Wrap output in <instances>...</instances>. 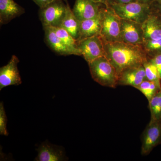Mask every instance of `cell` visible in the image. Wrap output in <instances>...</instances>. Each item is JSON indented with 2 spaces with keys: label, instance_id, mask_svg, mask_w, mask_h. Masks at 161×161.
I'll list each match as a JSON object with an SVG mask.
<instances>
[{
  "label": "cell",
  "instance_id": "cell-19",
  "mask_svg": "<svg viewBox=\"0 0 161 161\" xmlns=\"http://www.w3.org/2000/svg\"><path fill=\"white\" fill-rule=\"evenodd\" d=\"M135 88L140 91L149 102L161 90V86L154 81L146 79Z\"/></svg>",
  "mask_w": 161,
  "mask_h": 161
},
{
  "label": "cell",
  "instance_id": "cell-7",
  "mask_svg": "<svg viewBox=\"0 0 161 161\" xmlns=\"http://www.w3.org/2000/svg\"><path fill=\"white\" fill-rule=\"evenodd\" d=\"M161 142V121L150 120L142 137V155H148Z\"/></svg>",
  "mask_w": 161,
  "mask_h": 161
},
{
  "label": "cell",
  "instance_id": "cell-28",
  "mask_svg": "<svg viewBox=\"0 0 161 161\" xmlns=\"http://www.w3.org/2000/svg\"><path fill=\"white\" fill-rule=\"evenodd\" d=\"M114 3L118 4H126L132 2H136V0H114Z\"/></svg>",
  "mask_w": 161,
  "mask_h": 161
},
{
  "label": "cell",
  "instance_id": "cell-2",
  "mask_svg": "<svg viewBox=\"0 0 161 161\" xmlns=\"http://www.w3.org/2000/svg\"><path fill=\"white\" fill-rule=\"evenodd\" d=\"M88 65L92 78L100 85L112 88L118 85L117 72L106 57L97 58Z\"/></svg>",
  "mask_w": 161,
  "mask_h": 161
},
{
  "label": "cell",
  "instance_id": "cell-1",
  "mask_svg": "<svg viewBox=\"0 0 161 161\" xmlns=\"http://www.w3.org/2000/svg\"><path fill=\"white\" fill-rule=\"evenodd\" d=\"M103 42L105 57L115 68L118 76L125 70L143 65L149 58L143 44Z\"/></svg>",
  "mask_w": 161,
  "mask_h": 161
},
{
  "label": "cell",
  "instance_id": "cell-24",
  "mask_svg": "<svg viewBox=\"0 0 161 161\" xmlns=\"http://www.w3.org/2000/svg\"><path fill=\"white\" fill-rule=\"evenodd\" d=\"M150 59L156 66L161 79V53L156 55Z\"/></svg>",
  "mask_w": 161,
  "mask_h": 161
},
{
  "label": "cell",
  "instance_id": "cell-26",
  "mask_svg": "<svg viewBox=\"0 0 161 161\" xmlns=\"http://www.w3.org/2000/svg\"><path fill=\"white\" fill-rule=\"evenodd\" d=\"M96 3L103 4L106 6H110L112 3H114V0H93Z\"/></svg>",
  "mask_w": 161,
  "mask_h": 161
},
{
  "label": "cell",
  "instance_id": "cell-15",
  "mask_svg": "<svg viewBox=\"0 0 161 161\" xmlns=\"http://www.w3.org/2000/svg\"><path fill=\"white\" fill-rule=\"evenodd\" d=\"M101 28L102 14L101 8L100 14L98 16L80 21V36L78 41L95 36H100Z\"/></svg>",
  "mask_w": 161,
  "mask_h": 161
},
{
  "label": "cell",
  "instance_id": "cell-6",
  "mask_svg": "<svg viewBox=\"0 0 161 161\" xmlns=\"http://www.w3.org/2000/svg\"><path fill=\"white\" fill-rule=\"evenodd\" d=\"M78 49L88 64L100 57H105L103 40L100 36L78 41Z\"/></svg>",
  "mask_w": 161,
  "mask_h": 161
},
{
  "label": "cell",
  "instance_id": "cell-27",
  "mask_svg": "<svg viewBox=\"0 0 161 161\" xmlns=\"http://www.w3.org/2000/svg\"><path fill=\"white\" fill-rule=\"evenodd\" d=\"M136 1L139 3L145 4V5H152L153 3V0H136Z\"/></svg>",
  "mask_w": 161,
  "mask_h": 161
},
{
  "label": "cell",
  "instance_id": "cell-20",
  "mask_svg": "<svg viewBox=\"0 0 161 161\" xmlns=\"http://www.w3.org/2000/svg\"><path fill=\"white\" fill-rule=\"evenodd\" d=\"M150 120L161 121V90L149 102Z\"/></svg>",
  "mask_w": 161,
  "mask_h": 161
},
{
  "label": "cell",
  "instance_id": "cell-5",
  "mask_svg": "<svg viewBox=\"0 0 161 161\" xmlns=\"http://www.w3.org/2000/svg\"><path fill=\"white\" fill-rule=\"evenodd\" d=\"M68 3L63 0H54L39 10V17L43 28L58 27L61 26L66 14Z\"/></svg>",
  "mask_w": 161,
  "mask_h": 161
},
{
  "label": "cell",
  "instance_id": "cell-16",
  "mask_svg": "<svg viewBox=\"0 0 161 161\" xmlns=\"http://www.w3.org/2000/svg\"><path fill=\"white\" fill-rule=\"evenodd\" d=\"M43 29L45 42L52 50L61 56L72 55L67 47L58 37L52 27H44Z\"/></svg>",
  "mask_w": 161,
  "mask_h": 161
},
{
  "label": "cell",
  "instance_id": "cell-12",
  "mask_svg": "<svg viewBox=\"0 0 161 161\" xmlns=\"http://www.w3.org/2000/svg\"><path fill=\"white\" fill-rule=\"evenodd\" d=\"M147 79L143 65L131 68L119 75V85L130 86L136 88Z\"/></svg>",
  "mask_w": 161,
  "mask_h": 161
},
{
  "label": "cell",
  "instance_id": "cell-10",
  "mask_svg": "<svg viewBox=\"0 0 161 161\" xmlns=\"http://www.w3.org/2000/svg\"><path fill=\"white\" fill-rule=\"evenodd\" d=\"M144 41L161 39V14L152 4V10L142 24Z\"/></svg>",
  "mask_w": 161,
  "mask_h": 161
},
{
  "label": "cell",
  "instance_id": "cell-8",
  "mask_svg": "<svg viewBox=\"0 0 161 161\" xmlns=\"http://www.w3.org/2000/svg\"><path fill=\"white\" fill-rule=\"evenodd\" d=\"M120 40L133 45H142L144 42L143 31L142 24L121 19Z\"/></svg>",
  "mask_w": 161,
  "mask_h": 161
},
{
  "label": "cell",
  "instance_id": "cell-9",
  "mask_svg": "<svg viewBox=\"0 0 161 161\" xmlns=\"http://www.w3.org/2000/svg\"><path fill=\"white\" fill-rule=\"evenodd\" d=\"M19 58L13 55L9 62L0 68V90L9 86H18L22 83L18 69Z\"/></svg>",
  "mask_w": 161,
  "mask_h": 161
},
{
  "label": "cell",
  "instance_id": "cell-23",
  "mask_svg": "<svg viewBox=\"0 0 161 161\" xmlns=\"http://www.w3.org/2000/svg\"><path fill=\"white\" fill-rule=\"evenodd\" d=\"M7 118L3 102L0 103V134L8 135L7 130Z\"/></svg>",
  "mask_w": 161,
  "mask_h": 161
},
{
  "label": "cell",
  "instance_id": "cell-17",
  "mask_svg": "<svg viewBox=\"0 0 161 161\" xmlns=\"http://www.w3.org/2000/svg\"><path fill=\"white\" fill-rule=\"evenodd\" d=\"M60 27L65 29L75 40L78 41L80 36V21L75 16L69 4L66 14Z\"/></svg>",
  "mask_w": 161,
  "mask_h": 161
},
{
  "label": "cell",
  "instance_id": "cell-29",
  "mask_svg": "<svg viewBox=\"0 0 161 161\" xmlns=\"http://www.w3.org/2000/svg\"><path fill=\"white\" fill-rule=\"evenodd\" d=\"M152 6L157 9L158 10L161 14V5L159 4H157L155 3H153L152 4Z\"/></svg>",
  "mask_w": 161,
  "mask_h": 161
},
{
  "label": "cell",
  "instance_id": "cell-3",
  "mask_svg": "<svg viewBox=\"0 0 161 161\" xmlns=\"http://www.w3.org/2000/svg\"><path fill=\"white\" fill-rule=\"evenodd\" d=\"M102 28L100 36L104 41H121V19L112 7L103 5L101 7Z\"/></svg>",
  "mask_w": 161,
  "mask_h": 161
},
{
  "label": "cell",
  "instance_id": "cell-25",
  "mask_svg": "<svg viewBox=\"0 0 161 161\" xmlns=\"http://www.w3.org/2000/svg\"><path fill=\"white\" fill-rule=\"evenodd\" d=\"M40 8H43L54 0H32Z\"/></svg>",
  "mask_w": 161,
  "mask_h": 161
},
{
  "label": "cell",
  "instance_id": "cell-13",
  "mask_svg": "<svg viewBox=\"0 0 161 161\" xmlns=\"http://www.w3.org/2000/svg\"><path fill=\"white\" fill-rule=\"evenodd\" d=\"M37 151V156L35 161H61L66 160L65 153L62 148L47 142L40 145Z\"/></svg>",
  "mask_w": 161,
  "mask_h": 161
},
{
  "label": "cell",
  "instance_id": "cell-11",
  "mask_svg": "<svg viewBox=\"0 0 161 161\" xmlns=\"http://www.w3.org/2000/svg\"><path fill=\"white\" fill-rule=\"evenodd\" d=\"M103 5L93 0H75L72 10L79 21H83L99 15Z\"/></svg>",
  "mask_w": 161,
  "mask_h": 161
},
{
  "label": "cell",
  "instance_id": "cell-21",
  "mask_svg": "<svg viewBox=\"0 0 161 161\" xmlns=\"http://www.w3.org/2000/svg\"><path fill=\"white\" fill-rule=\"evenodd\" d=\"M147 80L154 81L161 86V80L158 70L150 58L144 62L143 64Z\"/></svg>",
  "mask_w": 161,
  "mask_h": 161
},
{
  "label": "cell",
  "instance_id": "cell-14",
  "mask_svg": "<svg viewBox=\"0 0 161 161\" xmlns=\"http://www.w3.org/2000/svg\"><path fill=\"white\" fill-rule=\"evenodd\" d=\"M25 13V9L14 0H0V23L7 24Z\"/></svg>",
  "mask_w": 161,
  "mask_h": 161
},
{
  "label": "cell",
  "instance_id": "cell-30",
  "mask_svg": "<svg viewBox=\"0 0 161 161\" xmlns=\"http://www.w3.org/2000/svg\"><path fill=\"white\" fill-rule=\"evenodd\" d=\"M153 3H155L161 5V0H153Z\"/></svg>",
  "mask_w": 161,
  "mask_h": 161
},
{
  "label": "cell",
  "instance_id": "cell-31",
  "mask_svg": "<svg viewBox=\"0 0 161 161\" xmlns=\"http://www.w3.org/2000/svg\"><path fill=\"white\" fill-rule=\"evenodd\" d=\"M63 1H64V2H65L66 3H68L67 0H63Z\"/></svg>",
  "mask_w": 161,
  "mask_h": 161
},
{
  "label": "cell",
  "instance_id": "cell-22",
  "mask_svg": "<svg viewBox=\"0 0 161 161\" xmlns=\"http://www.w3.org/2000/svg\"><path fill=\"white\" fill-rule=\"evenodd\" d=\"M143 45L149 58L161 53V39L144 41Z\"/></svg>",
  "mask_w": 161,
  "mask_h": 161
},
{
  "label": "cell",
  "instance_id": "cell-18",
  "mask_svg": "<svg viewBox=\"0 0 161 161\" xmlns=\"http://www.w3.org/2000/svg\"><path fill=\"white\" fill-rule=\"evenodd\" d=\"M58 37L67 47L72 55L81 56L78 48V41L75 40L65 29L61 27H52Z\"/></svg>",
  "mask_w": 161,
  "mask_h": 161
},
{
  "label": "cell",
  "instance_id": "cell-4",
  "mask_svg": "<svg viewBox=\"0 0 161 161\" xmlns=\"http://www.w3.org/2000/svg\"><path fill=\"white\" fill-rule=\"evenodd\" d=\"M110 6L120 19L131 20L142 24L152 10V5L141 4L137 2L126 4L113 3Z\"/></svg>",
  "mask_w": 161,
  "mask_h": 161
}]
</instances>
